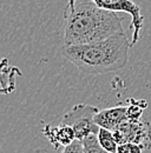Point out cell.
I'll return each mask as SVG.
<instances>
[{
  "label": "cell",
  "mask_w": 151,
  "mask_h": 153,
  "mask_svg": "<svg viewBox=\"0 0 151 153\" xmlns=\"http://www.w3.org/2000/svg\"><path fill=\"white\" fill-rule=\"evenodd\" d=\"M64 19V46L91 44L124 33V18L98 7L93 0H67Z\"/></svg>",
  "instance_id": "6da1fadb"
},
{
  "label": "cell",
  "mask_w": 151,
  "mask_h": 153,
  "mask_svg": "<svg viewBox=\"0 0 151 153\" xmlns=\"http://www.w3.org/2000/svg\"><path fill=\"white\" fill-rule=\"evenodd\" d=\"M131 42L125 33L85 45L63 46L61 52L71 64L85 74L97 76L122 70L129 61Z\"/></svg>",
  "instance_id": "7a4b0ae2"
},
{
  "label": "cell",
  "mask_w": 151,
  "mask_h": 153,
  "mask_svg": "<svg viewBox=\"0 0 151 153\" xmlns=\"http://www.w3.org/2000/svg\"><path fill=\"white\" fill-rule=\"evenodd\" d=\"M99 112V108L89 104H77L70 111H67L61 124L69 125L73 128L76 138L83 141L90 135H97L99 132V126L94 121V117Z\"/></svg>",
  "instance_id": "3957f363"
},
{
  "label": "cell",
  "mask_w": 151,
  "mask_h": 153,
  "mask_svg": "<svg viewBox=\"0 0 151 153\" xmlns=\"http://www.w3.org/2000/svg\"><path fill=\"white\" fill-rule=\"evenodd\" d=\"M112 132L118 145L131 143L144 150L151 149V125L145 120L126 119Z\"/></svg>",
  "instance_id": "277c9868"
},
{
  "label": "cell",
  "mask_w": 151,
  "mask_h": 153,
  "mask_svg": "<svg viewBox=\"0 0 151 153\" xmlns=\"http://www.w3.org/2000/svg\"><path fill=\"white\" fill-rule=\"evenodd\" d=\"M93 2L100 8L110 12H123L131 17L132 40L131 46L138 42L141 38V31L144 26V17L141 12V7L132 0H93Z\"/></svg>",
  "instance_id": "5b68a950"
},
{
  "label": "cell",
  "mask_w": 151,
  "mask_h": 153,
  "mask_svg": "<svg viewBox=\"0 0 151 153\" xmlns=\"http://www.w3.org/2000/svg\"><path fill=\"white\" fill-rule=\"evenodd\" d=\"M43 133L56 149H58L59 146H63V147L70 146L73 141L77 140L73 128L61 123L58 126L46 125L43 130Z\"/></svg>",
  "instance_id": "8992f818"
},
{
  "label": "cell",
  "mask_w": 151,
  "mask_h": 153,
  "mask_svg": "<svg viewBox=\"0 0 151 153\" xmlns=\"http://www.w3.org/2000/svg\"><path fill=\"white\" fill-rule=\"evenodd\" d=\"M126 119V106H116L102 111L99 110V112L94 117V121L99 127L110 131H114Z\"/></svg>",
  "instance_id": "52a82bcc"
},
{
  "label": "cell",
  "mask_w": 151,
  "mask_h": 153,
  "mask_svg": "<svg viewBox=\"0 0 151 153\" xmlns=\"http://www.w3.org/2000/svg\"><path fill=\"white\" fill-rule=\"evenodd\" d=\"M97 139L102 149H104L109 153H117L118 143L116 141V138L113 135V132L106 128H99V132L97 134Z\"/></svg>",
  "instance_id": "ba28073f"
},
{
  "label": "cell",
  "mask_w": 151,
  "mask_h": 153,
  "mask_svg": "<svg viewBox=\"0 0 151 153\" xmlns=\"http://www.w3.org/2000/svg\"><path fill=\"white\" fill-rule=\"evenodd\" d=\"M130 106L126 107V117L130 120H141V117L145 111L148 102L145 100H130Z\"/></svg>",
  "instance_id": "9c48e42d"
},
{
  "label": "cell",
  "mask_w": 151,
  "mask_h": 153,
  "mask_svg": "<svg viewBox=\"0 0 151 153\" xmlns=\"http://www.w3.org/2000/svg\"><path fill=\"white\" fill-rule=\"evenodd\" d=\"M83 144V149L84 153H109L106 152L104 149H102V146L98 143L97 135H90L86 139H84L81 141Z\"/></svg>",
  "instance_id": "30bf717a"
},
{
  "label": "cell",
  "mask_w": 151,
  "mask_h": 153,
  "mask_svg": "<svg viewBox=\"0 0 151 153\" xmlns=\"http://www.w3.org/2000/svg\"><path fill=\"white\" fill-rule=\"evenodd\" d=\"M143 151L144 149L142 146L131 144V143L118 145V149H117V153H143Z\"/></svg>",
  "instance_id": "8fae6325"
},
{
  "label": "cell",
  "mask_w": 151,
  "mask_h": 153,
  "mask_svg": "<svg viewBox=\"0 0 151 153\" xmlns=\"http://www.w3.org/2000/svg\"><path fill=\"white\" fill-rule=\"evenodd\" d=\"M61 153H84V149H83V144L79 140L73 141L70 146L64 147V150L61 151Z\"/></svg>",
  "instance_id": "7c38bea8"
},
{
  "label": "cell",
  "mask_w": 151,
  "mask_h": 153,
  "mask_svg": "<svg viewBox=\"0 0 151 153\" xmlns=\"http://www.w3.org/2000/svg\"><path fill=\"white\" fill-rule=\"evenodd\" d=\"M0 153H5L4 152V150H2V147H1V145H0Z\"/></svg>",
  "instance_id": "4fadbf2b"
}]
</instances>
